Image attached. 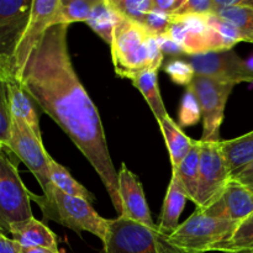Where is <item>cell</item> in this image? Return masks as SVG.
I'll return each mask as SVG.
<instances>
[{
	"mask_svg": "<svg viewBox=\"0 0 253 253\" xmlns=\"http://www.w3.org/2000/svg\"><path fill=\"white\" fill-rule=\"evenodd\" d=\"M195 76L209 77L224 83H253V68L232 49L190 56Z\"/></svg>",
	"mask_w": 253,
	"mask_h": 253,
	"instance_id": "obj_11",
	"label": "cell"
},
{
	"mask_svg": "<svg viewBox=\"0 0 253 253\" xmlns=\"http://www.w3.org/2000/svg\"><path fill=\"white\" fill-rule=\"evenodd\" d=\"M120 15L113 9L109 0H96L90 16L86 20L85 24L105 42L110 46L113 42L114 30L118 25Z\"/></svg>",
	"mask_w": 253,
	"mask_h": 253,
	"instance_id": "obj_21",
	"label": "cell"
},
{
	"mask_svg": "<svg viewBox=\"0 0 253 253\" xmlns=\"http://www.w3.org/2000/svg\"><path fill=\"white\" fill-rule=\"evenodd\" d=\"M104 253H193L179 249L158 229L141 225L124 216L108 220Z\"/></svg>",
	"mask_w": 253,
	"mask_h": 253,
	"instance_id": "obj_3",
	"label": "cell"
},
{
	"mask_svg": "<svg viewBox=\"0 0 253 253\" xmlns=\"http://www.w3.org/2000/svg\"><path fill=\"white\" fill-rule=\"evenodd\" d=\"M208 22H209L210 26L219 34L220 39H221L226 51H230V49H231L235 44L239 43V42L245 41L241 32H240L234 25L225 21L224 19L216 16L215 14H211L208 16Z\"/></svg>",
	"mask_w": 253,
	"mask_h": 253,
	"instance_id": "obj_31",
	"label": "cell"
},
{
	"mask_svg": "<svg viewBox=\"0 0 253 253\" xmlns=\"http://www.w3.org/2000/svg\"><path fill=\"white\" fill-rule=\"evenodd\" d=\"M220 146L231 174L253 161V131L231 140L220 141Z\"/></svg>",
	"mask_w": 253,
	"mask_h": 253,
	"instance_id": "obj_22",
	"label": "cell"
},
{
	"mask_svg": "<svg viewBox=\"0 0 253 253\" xmlns=\"http://www.w3.org/2000/svg\"><path fill=\"white\" fill-rule=\"evenodd\" d=\"M96 0H59L54 15L53 26L71 25L73 22H86Z\"/></svg>",
	"mask_w": 253,
	"mask_h": 253,
	"instance_id": "obj_26",
	"label": "cell"
},
{
	"mask_svg": "<svg viewBox=\"0 0 253 253\" xmlns=\"http://www.w3.org/2000/svg\"><path fill=\"white\" fill-rule=\"evenodd\" d=\"M214 14V0H183L174 16H208Z\"/></svg>",
	"mask_w": 253,
	"mask_h": 253,
	"instance_id": "obj_33",
	"label": "cell"
},
{
	"mask_svg": "<svg viewBox=\"0 0 253 253\" xmlns=\"http://www.w3.org/2000/svg\"><path fill=\"white\" fill-rule=\"evenodd\" d=\"M208 16H173L166 35L177 42L189 57L215 52L214 34Z\"/></svg>",
	"mask_w": 253,
	"mask_h": 253,
	"instance_id": "obj_12",
	"label": "cell"
},
{
	"mask_svg": "<svg viewBox=\"0 0 253 253\" xmlns=\"http://www.w3.org/2000/svg\"><path fill=\"white\" fill-rule=\"evenodd\" d=\"M216 16L234 25L246 42H253V9L242 6L241 0H232L231 5L214 12Z\"/></svg>",
	"mask_w": 253,
	"mask_h": 253,
	"instance_id": "obj_25",
	"label": "cell"
},
{
	"mask_svg": "<svg viewBox=\"0 0 253 253\" xmlns=\"http://www.w3.org/2000/svg\"><path fill=\"white\" fill-rule=\"evenodd\" d=\"M156 37H157L158 44H160L163 54L167 53L169 54V56H179V54L184 53L182 47H180L177 42L173 41V40L170 39L169 36H167L166 34L160 35V36H156Z\"/></svg>",
	"mask_w": 253,
	"mask_h": 253,
	"instance_id": "obj_36",
	"label": "cell"
},
{
	"mask_svg": "<svg viewBox=\"0 0 253 253\" xmlns=\"http://www.w3.org/2000/svg\"><path fill=\"white\" fill-rule=\"evenodd\" d=\"M36 105L68 135L104 183L119 216L123 214L115 169L98 108L72 63L68 25L49 27L19 78Z\"/></svg>",
	"mask_w": 253,
	"mask_h": 253,
	"instance_id": "obj_1",
	"label": "cell"
},
{
	"mask_svg": "<svg viewBox=\"0 0 253 253\" xmlns=\"http://www.w3.org/2000/svg\"><path fill=\"white\" fill-rule=\"evenodd\" d=\"M48 166L51 180L57 189H59L64 194L82 198V199L86 200L91 204L95 202V197H94L93 193L89 192L84 185H82L78 180L74 179L73 175L67 170V168L56 162L51 156L48 158Z\"/></svg>",
	"mask_w": 253,
	"mask_h": 253,
	"instance_id": "obj_23",
	"label": "cell"
},
{
	"mask_svg": "<svg viewBox=\"0 0 253 253\" xmlns=\"http://www.w3.org/2000/svg\"><path fill=\"white\" fill-rule=\"evenodd\" d=\"M165 72L172 82L179 85L188 86L195 77V72L192 64L183 59H172L165 66Z\"/></svg>",
	"mask_w": 253,
	"mask_h": 253,
	"instance_id": "obj_32",
	"label": "cell"
},
{
	"mask_svg": "<svg viewBox=\"0 0 253 253\" xmlns=\"http://www.w3.org/2000/svg\"><path fill=\"white\" fill-rule=\"evenodd\" d=\"M187 200H189V197H188L182 182L177 177V174L172 172V178H170L165 202L162 205V211L160 215V222L157 225L158 231L169 236L177 230V227L179 226L178 224L179 217L184 210Z\"/></svg>",
	"mask_w": 253,
	"mask_h": 253,
	"instance_id": "obj_18",
	"label": "cell"
},
{
	"mask_svg": "<svg viewBox=\"0 0 253 253\" xmlns=\"http://www.w3.org/2000/svg\"><path fill=\"white\" fill-rule=\"evenodd\" d=\"M34 0H0V64L14 74V58L25 34Z\"/></svg>",
	"mask_w": 253,
	"mask_h": 253,
	"instance_id": "obj_10",
	"label": "cell"
},
{
	"mask_svg": "<svg viewBox=\"0 0 253 253\" xmlns=\"http://www.w3.org/2000/svg\"><path fill=\"white\" fill-rule=\"evenodd\" d=\"M21 253H53L41 247H21Z\"/></svg>",
	"mask_w": 253,
	"mask_h": 253,
	"instance_id": "obj_39",
	"label": "cell"
},
{
	"mask_svg": "<svg viewBox=\"0 0 253 253\" xmlns=\"http://www.w3.org/2000/svg\"><path fill=\"white\" fill-rule=\"evenodd\" d=\"M30 199L41 208L44 221L51 220L78 235L84 231L90 232L99 237L101 242L105 241L108 220L95 211L91 203L82 198L64 194L56 187L52 189L49 197H40L30 192Z\"/></svg>",
	"mask_w": 253,
	"mask_h": 253,
	"instance_id": "obj_2",
	"label": "cell"
},
{
	"mask_svg": "<svg viewBox=\"0 0 253 253\" xmlns=\"http://www.w3.org/2000/svg\"><path fill=\"white\" fill-rule=\"evenodd\" d=\"M240 224L216 219L195 210L177 227L168 240L179 249L193 253L212 252L214 247L227 241Z\"/></svg>",
	"mask_w": 253,
	"mask_h": 253,
	"instance_id": "obj_6",
	"label": "cell"
},
{
	"mask_svg": "<svg viewBox=\"0 0 253 253\" xmlns=\"http://www.w3.org/2000/svg\"><path fill=\"white\" fill-rule=\"evenodd\" d=\"M0 66H1V64H0Z\"/></svg>",
	"mask_w": 253,
	"mask_h": 253,
	"instance_id": "obj_40",
	"label": "cell"
},
{
	"mask_svg": "<svg viewBox=\"0 0 253 253\" xmlns=\"http://www.w3.org/2000/svg\"><path fill=\"white\" fill-rule=\"evenodd\" d=\"M130 81L141 91L145 100L147 101L153 115L157 119V123H160L161 120L167 118L168 113L166 110L165 104H163L160 86H158L157 69L148 68L142 72H138V73L130 77Z\"/></svg>",
	"mask_w": 253,
	"mask_h": 253,
	"instance_id": "obj_20",
	"label": "cell"
},
{
	"mask_svg": "<svg viewBox=\"0 0 253 253\" xmlns=\"http://www.w3.org/2000/svg\"><path fill=\"white\" fill-rule=\"evenodd\" d=\"M19 158L6 146H0V232L9 234L11 225L34 217L30 190L17 169Z\"/></svg>",
	"mask_w": 253,
	"mask_h": 253,
	"instance_id": "obj_5",
	"label": "cell"
},
{
	"mask_svg": "<svg viewBox=\"0 0 253 253\" xmlns=\"http://www.w3.org/2000/svg\"><path fill=\"white\" fill-rule=\"evenodd\" d=\"M120 16L143 25L153 9V0H109Z\"/></svg>",
	"mask_w": 253,
	"mask_h": 253,
	"instance_id": "obj_28",
	"label": "cell"
},
{
	"mask_svg": "<svg viewBox=\"0 0 253 253\" xmlns=\"http://www.w3.org/2000/svg\"><path fill=\"white\" fill-rule=\"evenodd\" d=\"M173 16L169 15L162 14V12H158L156 10H152L150 14L147 15L145 20V24L143 26L153 35V36H160L167 32L168 27L172 24Z\"/></svg>",
	"mask_w": 253,
	"mask_h": 253,
	"instance_id": "obj_34",
	"label": "cell"
},
{
	"mask_svg": "<svg viewBox=\"0 0 253 253\" xmlns=\"http://www.w3.org/2000/svg\"><path fill=\"white\" fill-rule=\"evenodd\" d=\"M202 109L203 142H220V127L224 121L227 99L235 84L215 81L209 77L195 76L190 83Z\"/></svg>",
	"mask_w": 253,
	"mask_h": 253,
	"instance_id": "obj_8",
	"label": "cell"
},
{
	"mask_svg": "<svg viewBox=\"0 0 253 253\" xmlns=\"http://www.w3.org/2000/svg\"><path fill=\"white\" fill-rule=\"evenodd\" d=\"M7 96H9L10 113L12 119L21 120L26 124L39 140L42 141L40 119L37 114V105L34 99L24 89L22 84L15 76L10 74L6 78Z\"/></svg>",
	"mask_w": 253,
	"mask_h": 253,
	"instance_id": "obj_16",
	"label": "cell"
},
{
	"mask_svg": "<svg viewBox=\"0 0 253 253\" xmlns=\"http://www.w3.org/2000/svg\"><path fill=\"white\" fill-rule=\"evenodd\" d=\"M158 125H160L168 152H169L172 170H174L192 150L195 140H192L189 136L185 135L180 126L177 125L169 115L161 120Z\"/></svg>",
	"mask_w": 253,
	"mask_h": 253,
	"instance_id": "obj_19",
	"label": "cell"
},
{
	"mask_svg": "<svg viewBox=\"0 0 253 253\" xmlns=\"http://www.w3.org/2000/svg\"><path fill=\"white\" fill-rule=\"evenodd\" d=\"M231 179L241 183L253 193V161L231 174Z\"/></svg>",
	"mask_w": 253,
	"mask_h": 253,
	"instance_id": "obj_35",
	"label": "cell"
},
{
	"mask_svg": "<svg viewBox=\"0 0 253 253\" xmlns=\"http://www.w3.org/2000/svg\"><path fill=\"white\" fill-rule=\"evenodd\" d=\"M200 141V140H199ZM231 179L220 142L200 141V166L195 210L204 211L214 204Z\"/></svg>",
	"mask_w": 253,
	"mask_h": 253,
	"instance_id": "obj_7",
	"label": "cell"
},
{
	"mask_svg": "<svg viewBox=\"0 0 253 253\" xmlns=\"http://www.w3.org/2000/svg\"><path fill=\"white\" fill-rule=\"evenodd\" d=\"M118 177L119 197L123 207V214L120 216L145 225L151 229H158L157 224L153 222L151 216L143 187L137 175L131 172L125 163H123L120 170L118 172Z\"/></svg>",
	"mask_w": 253,
	"mask_h": 253,
	"instance_id": "obj_14",
	"label": "cell"
},
{
	"mask_svg": "<svg viewBox=\"0 0 253 253\" xmlns=\"http://www.w3.org/2000/svg\"><path fill=\"white\" fill-rule=\"evenodd\" d=\"M9 234L21 247H41L53 253H61L54 232L35 217L11 225Z\"/></svg>",
	"mask_w": 253,
	"mask_h": 253,
	"instance_id": "obj_17",
	"label": "cell"
},
{
	"mask_svg": "<svg viewBox=\"0 0 253 253\" xmlns=\"http://www.w3.org/2000/svg\"><path fill=\"white\" fill-rule=\"evenodd\" d=\"M253 246V212L237 226L227 241L216 245L212 251L222 253H237Z\"/></svg>",
	"mask_w": 253,
	"mask_h": 253,
	"instance_id": "obj_27",
	"label": "cell"
},
{
	"mask_svg": "<svg viewBox=\"0 0 253 253\" xmlns=\"http://www.w3.org/2000/svg\"><path fill=\"white\" fill-rule=\"evenodd\" d=\"M202 212L208 216L241 224L253 212V193L241 183L230 179L219 199Z\"/></svg>",
	"mask_w": 253,
	"mask_h": 253,
	"instance_id": "obj_15",
	"label": "cell"
},
{
	"mask_svg": "<svg viewBox=\"0 0 253 253\" xmlns=\"http://www.w3.org/2000/svg\"><path fill=\"white\" fill-rule=\"evenodd\" d=\"M199 166H200V141H194L192 150L189 151L184 160L180 162L177 169L172 170L177 174L182 182L189 200L195 202L198 190V180H199Z\"/></svg>",
	"mask_w": 253,
	"mask_h": 253,
	"instance_id": "obj_24",
	"label": "cell"
},
{
	"mask_svg": "<svg viewBox=\"0 0 253 253\" xmlns=\"http://www.w3.org/2000/svg\"><path fill=\"white\" fill-rule=\"evenodd\" d=\"M0 253H21V246L9 239L5 234L0 232Z\"/></svg>",
	"mask_w": 253,
	"mask_h": 253,
	"instance_id": "obj_38",
	"label": "cell"
},
{
	"mask_svg": "<svg viewBox=\"0 0 253 253\" xmlns=\"http://www.w3.org/2000/svg\"><path fill=\"white\" fill-rule=\"evenodd\" d=\"M178 119H179V125L183 127L197 125L202 120V109H200L194 89L192 88L190 84L187 86L184 95L182 98Z\"/></svg>",
	"mask_w": 253,
	"mask_h": 253,
	"instance_id": "obj_30",
	"label": "cell"
},
{
	"mask_svg": "<svg viewBox=\"0 0 253 253\" xmlns=\"http://www.w3.org/2000/svg\"><path fill=\"white\" fill-rule=\"evenodd\" d=\"M183 4V0H153V9L162 14L174 16L177 10Z\"/></svg>",
	"mask_w": 253,
	"mask_h": 253,
	"instance_id": "obj_37",
	"label": "cell"
},
{
	"mask_svg": "<svg viewBox=\"0 0 253 253\" xmlns=\"http://www.w3.org/2000/svg\"><path fill=\"white\" fill-rule=\"evenodd\" d=\"M11 73L0 66V146H6V147H9L12 124L6 83V78Z\"/></svg>",
	"mask_w": 253,
	"mask_h": 253,
	"instance_id": "obj_29",
	"label": "cell"
},
{
	"mask_svg": "<svg viewBox=\"0 0 253 253\" xmlns=\"http://www.w3.org/2000/svg\"><path fill=\"white\" fill-rule=\"evenodd\" d=\"M153 35L138 22L121 16L110 44L115 72L121 78L151 68V41Z\"/></svg>",
	"mask_w": 253,
	"mask_h": 253,
	"instance_id": "obj_4",
	"label": "cell"
},
{
	"mask_svg": "<svg viewBox=\"0 0 253 253\" xmlns=\"http://www.w3.org/2000/svg\"><path fill=\"white\" fill-rule=\"evenodd\" d=\"M58 5L59 0H34L29 25L25 30L14 58V72L17 79L20 78L30 56L43 39L47 30L53 26L54 15Z\"/></svg>",
	"mask_w": 253,
	"mask_h": 253,
	"instance_id": "obj_13",
	"label": "cell"
},
{
	"mask_svg": "<svg viewBox=\"0 0 253 253\" xmlns=\"http://www.w3.org/2000/svg\"><path fill=\"white\" fill-rule=\"evenodd\" d=\"M9 148L34 174L41 185L44 197H49L54 185L49 175L48 152L31 128L17 119H12Z\"/></svg>",
	"mask_w": 253,
	"mask_h": 253,
	"instance_id": "obj_9",
	"label": "cell"
}]
</instances>
